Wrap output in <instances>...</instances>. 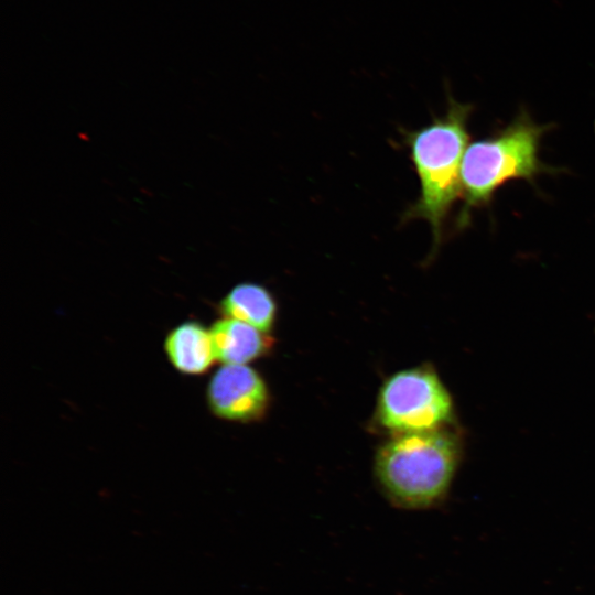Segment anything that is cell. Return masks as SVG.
Wrapping results in <instances>:
<instances>
[{
    "label": "cell",
    "instance_id": "cell-2",
    "mask_svg": "<svg viewBox=\"0 0 595 595\" xmlns=\"http://www.w3.org/2000/svg\"><path fill=\"white\" fill-rule=\"evenodd\" d=\"M549 129L521 110L501 130L468 145L461 165L463 204L455 217V231L465 229L473 209L487 206L507 182L533 183L538 175L555 171L539 158L541 139Z\"/></svg>",
    "mask_w": 595,
    "mask_h": 595
},
{
    "label": "cell",
    "instance_id": "cell-5",
    "mask_svg": "<svg viewBox=\"0 0 595 595\" xmlns=\"http://www.w3.org/2000/svg\"><path fill=\"white\" fill-rule=\"evenodd\" d=\"M206 398L216 416L237 422L261 418L269 402L266 382L247 365L218 368L208 382Z\"/></svg>",
    "mask_w": 595,
    "mask_h": 595
},
{
    "label": "cell",
    "instance_id": "cell-3",
    "mask_svg": "<svg viewBox=\"0 0 595 595\" xmlns=\"http://www.w3.org/2000/svg\"><path fill=\"white\" fill-rule=\"evenodd\" d=\"M458 461L455 439L441 429L399 433L378 451L375 470L388 497L404 508H423L450 486Z\"/></svg>",
    "mask_w": 595,
    "mask_h": 595
},
{
    "label": "cell",
    "instance_id": "cell-4",
    "mask_svg": "<svg viewBox=\"0 0 595 595\" xmlns=\"http://www.w3.org/2000/svg\"><path fill=\"white\" fill-rule=\"evenodd\" d=\"M451 413L448 391L436 374L428 368L398 371L380 388L378 420L397 434L440 429Z\"/></svg>",
    "mask_w": 595,
    "mask_h": 595
},
{
    "label": "cell",
    "instance_id": "cell-7",
    "mask_svg": "<svg viewBox=\"0 0 595 595\" xmlns=\"http://www.w3.org/2000/svg\"><path fill=\"white\" fill-rule=\"evenodd\" d=\"M164 350L172 366L185 375H203L216 360L210 331L194 321L171 329Z\"/></svg>",
    "mask_w": 595,
    "mask_h": 595
},
{
    "label": "cell",
    "instance_id": "cell-8",
    "mask_svg": "<svg viewBox=\"0 0 595 595\" xmlns=\"http://www.w3.org/2000/svg\"><path fill=\"white\" fill-rule=\"evenodd\" d=\"M219 311L225 317L241 321L268 333L274 323L277 304L266 286L256 282H241L220 300Z\"/></svg>",
    "mask_w": 595,
    "mask_h": 595
},
{
    "label": "cell",
    "instance_id": "cell-6",
    "mask_svg": "<svg viewBox=\"0 0 595 595\" xmlns=\"http://www.w3.org/2000/svg\"><path fill=\"white\" fill-rule=\"evenodd\" d=\"M216 360L224 365H246L270 348L266 333L241 321L224 317L209 328Z\"/></svg>",
    "mask_w": 595,
    "mask_h": 595
},
{
    "label": "cell",
    "instance_id": "cell-1",
    "mask_svg": "<svg viewBox=\"0 0 595 595\" xmlns=\"http://www.w3.org/2000/svg\"><path fill=\"white\" fill-rule=\"evenodd\" d=\"M470 104L448 96L443 116L418 129H400L419 180L416 199L401 215V223L424 219L431 226L434 255L443 241L450 210L461 197V165L469 140Z\"/></svg>",
    "mask_w": 595,
    "mask_h": 595
}]
</instances>
